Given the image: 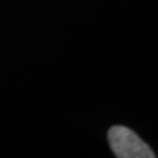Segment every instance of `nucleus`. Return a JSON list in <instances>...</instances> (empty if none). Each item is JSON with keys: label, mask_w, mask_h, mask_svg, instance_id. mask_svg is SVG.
Masks as SVG:
<instances>
[{"label": "nucleus", "mask_w": 158, "mask_h": 158, "mask_svg": "<svg viewBox=\"0 0 158 158\" xmlns=\"http://www.w3.org/2000/svg\"><path fill=\"white\" fill-rule=\"evenodd\" d=\"M111 149L118 158H154L156 154L135 132L127 127H112L108 131Z\"/></svg>", "instance_id": "nucleus-1"}]
</instances>
